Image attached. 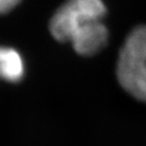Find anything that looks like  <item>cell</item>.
<instances>
[{
  "label": "cell",
  "instance_id": "obj_4",
  "mask_svg": "<svg viewBox=\"0 0 146 146\" xmlns=\"http://www.w3.org/2000/svg\"><path fill=\"white\" fill-rule=\"evenodd\" d=\"M25 74V64L19 51L0 47V77L9 82H19Z\"/></svg>",
  "mask_w": 146,
  "mask_h": 146
},
{
  "label": "cell",
  "instance_id": "obj_5",
  "mask_svg": "<svg viewBox=\"0 0 146 146\" xmlns=\"http://www.w3.org/2000/svg\"><path fill=\"white\" fill-rule=\"evenodd\" d=\"M21 0H0V14L9 13L20 3Z\"/></svg>",
  "mask_w": 146,
  "mask_h": 146
},
{
  "label": "cell",
  "instance_id": "obj_1",
  "mask_svg": "<svg viewBox=\"0 0 146 146\" xmlns=\"http://www.w3.org/2000/svg\"><path fill=\"white\" fill-rule=\"evenodd\" d=\"M116 75L125 92L146 103V25L132 29L120 49Z\"/></svg>",
  "mask_w": 146,
  "mask_h": 146
},
{
  "label": "cell",
  "instance_id": "obj_3",
  "mask_svg": "<svg viewBox=\"0 0 146 146\" xmlns=\"http://www.w3.org/2000/svg\"><path fill=\"white\" fill-rule=\"evenodd\" d=\"M108 41V29L105 24L100 21H94L80 28L73 38L70 43L75 51L84 56H92L103 50Z\"/></svg>",
  "mask_w": 146,
  "mask_h": 146
},
{
  "label": "cell",
  "instance_id": "obj_2",
  "mask_svg": "<svg viewBox=\"0 0 146 146\" xmlns=\"http://www.w3.org/2000/svg\"><path fill=\"white\" fill-rule=\"evenodd\" d=\"M105 14L106 7L102 0H67L51 17L49 29L55 40L69 42L80 28L102 20Z\"/></svg>",
  "mask_w": 146,
  "mask_h": 146
}]
</instances>
